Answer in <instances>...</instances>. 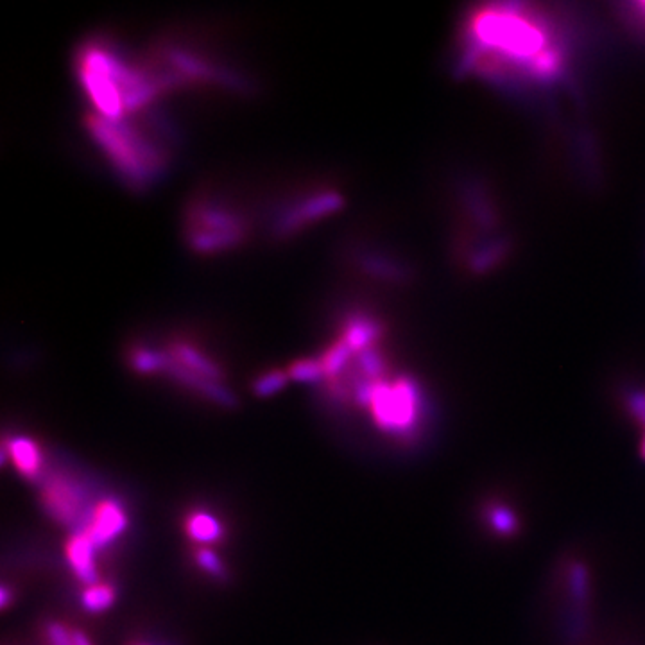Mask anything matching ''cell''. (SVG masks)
<instances>
[{
  "label": "cell",
  "instance_id": "1",
  "mask_svg": "<svg viewBox=\"0 0 645 645\" xmlns=\"http://www.w3.org/2000/svg\"><path fill=\"white\" fill-rule=\"evenodd\" d=\"M463 65L486 79L547 83L565 69L567 49L549 15L529 4H486L463 26Z\"/></svg>",
  "mask_w": 645,
  "mask_h": 645
},
{
  "label": "cell",
  "instance_id": "2",
  "mask_svg": "<svg viewBox=\"0 0 645 645\" xmlns=\"http://www.w3.org/2000/svg\"><path fill=\"white\" fill-rule=\"evenodd\" d=\"M74 70L88 112L110 121L149 113L167 94V86L149 58H133L119 43L94 36L81 43L74 54Z\"/></svg>",
  "mask_w": 645,
  "mask_h": 645
},
{
  "label": "cell",
  "instance_id": "3",
  "mask_svg": "<svg viewBox=\"0 0 645 645\" xmlns=\"http://www.w3.org/2000/svg\"><path fill=\"white\" fill-rule=\"evenodd\" d=\"M85 129L117 180L133 192L153 189L171 169V137L155 113L110 121L86 112Z\"/></svg>",
  "mask_w": 645,
  "mask_h": 645
},
{
  "label": "cell",
  "instance_id": "4",
  "mask_svg": "<svg viewBox=\"0 0 645 645\" xmlns=\"http://www.w3.org/2000/svg\"><path fill=\"white\" fill-rule=\"evenodd\" d=\"M250 232L248 215L219 194H199L185 210V242L201 257L224 255L241 248Z\"/></svg>",
  "mask_w": 645,
  "mask_h": 645
},
{
  "label": "cell",
  "instance_id": "5",
  "mask_svg": "<svg viewBox=\"0 0 645 645\" xmlns=\"http://www.w3.org/2000/svg\"><path fill=\"white\" fill-rule=\"evenodd\" d=\"M355 404L370 411L375 425L384 432L404 436L418 425L422 396L413 379L391 373L382 379H355L348 387Z\"/></svg>",
  "mask_w": 645,
  "mask_h": 645
},
{
  "label": "cell",
  "instance_id": "6",
  "mask_svg": "<svg viewBox=\"0 0 645 645\" xmlns=\"http://www.w3.org/2000/svg\"><path fill=\"white\" fill-rule=\"evenodd\" d=\"M343 207V192L330 185L301 190L300 194L276 208L275 214L271 215L269 233L276 241L293 239L330 215L337 214Z\"/></svg>",
  "mask_w": 645,
  "mask_h": 645
},
{
  "label": "cell",
  "instance_id": "7",
  "mask_svg": "<svg viewBox=\"0 0 645 645\" xmlns=\"http://www.w3.org/2000/svg\"><path fill=\"white\" fill-rule=\"evenodd\" d=\"M43 508L58 524L79 533L86 527L92 509L88 502V493L79 482L72 481L65 475H51L42 490Z\"/></svg>",
  "mask_w": 645,
  "mask_h": 645
},
{
  "label": "cell",
  "instance_id": "8",
  "mask_svg": "<svg viewBox=\"0 0 645 645\" xmlns=\"http://www.w3.org/2000/svg\"><path fill=\"white\" fill-rule=\"evenodd\" d=\"M165 353L172 364H176L181 370L189 371L201 379L212 380V382H223L224 371L219 362L201 346L192 341L190 337L172 336L164 344Z\"/></svg>",
  "mask_w": 645,
  "mask_h": 645
},
{
  "label": "cell",
  "instance_id": "9",
  "mask_svg": "<svg viewBox=\"0 0 645 645\" xmlns=\"http://www.w3.org/2000/svg\"><path fill=\"white\" fill-rule=\"evenodd\" d=\"M128 525V513L121 502L115 499H103L95 504L83 531L94 542L97 551H103L126 533Z\"/></svg>",
  "mask_w": 645,
  "mask_h": 645
},
{
  "label": "cell",
  "instance_id": "10",
  "mask_svg": "<svg viewBox=\"0 0 645 645\" xmlns=\"http://www.w3.org/2000/svg\"><path fill=\"white\" fill-rule=\"evenodd\" d=\"M97 552V547L85 531L70 534L65 545V556L69 561L70 570L85 586L99 583V570L95 561Z\"/></svg>",
  "mask_w": 645,
  "mask_h": 645
},
{
  "label": "cell",
  "instance_id": "11",
  "mask_svg": "<svg viewBox=\"0 0 645 645\" xmlns=\"http://www.w3.org/2000/svg\"><path fill=\"white\" fill-rule=\"evenodd\" d=\"M11 457L13 465L18 472L27 477L29 481H36L42 475L43 454L35 441L26 436H13L4 443L2 457Z\"/></svg>",
  "mask_w": 645,
  "mask_h": 645
},
{
  "label": "cell",
  "instance_id": "12",
  "mask_svg": "<svg viewBox=\"0 0 645 645\" xmlns=\"http://www.w3.org/2000/svg\"><path fill=\"white\" fill-rule=\"evenodd\" d=\"M185 531L189 534L190 540L199 543L201 547L221 542L224 534L223 524L219 522V518L203 509L192 511L187 516Z\"/></svg>",
  "mask_w": 645,
  "mask_h": 645
},
{
  "label": "cell",
  "instance_id": "13",
  "mask_svg": "<svg viewBox=\"0 0 645 645\" xmlns=\"http://www.w3.org/2000/svg\"><path fill=\"white\" fill-rule=\"evenodd\" d=\"M117 601V590L115 586L106 585V583H95L92 586H86L81 594V606L88 613H103L110 610Z\"/></svg>",
  "mask_w": 645,
  "mask_h": 645
},
{
  "label": "cell",
  "instance_id": "14",
  "mask_svg": "<svg viewBox=\"0 0 645 645\" xmlns=\"http://www.w3.org/2000/svg\"><path fill=\"white\" fill-rule=\"evenodd\" d=\"M289 373L284 370H271L258 375L253 382V393L260 398L276 395L289 384Z\"/></svg>",
  "mask_w": 645,
  "mask_h": 645
},
{
  "label": "cell",
  "instance_id": "15",
  "mask_svg": "<svg viewBox=\"0 0 645 645\" xmlns=\"http://www.w3.org/2000/svg\"><path fill=\"white\" fill-rule=\"evenodd\" d=\"M289 377L301 382V384H321L323 377V368L318 359H300L289 366Z\"/></svg>",
  "mask_w": 645,
  "mask_h": 645
},
{
  "label": "cell",
  "instance_id": "16",
  "mask_svg": "<svg viewBox=\"0 0 645 645\" xmlns=\"http://www.w3.org/2000/svg\"><path fill=\"white\" fill-rule=\"evenodd\" d=\"M194 559H196L198 567L203 572H207L208 576L215 577V579H224L226 577V567H224L223 561L212 549L198 547L194 552Z\"/></svg>",
  "mask_w": 645,
  "mask_h": 645
},
{
  "label": "cell",
  "instance_id": "17",
  "mask_svg": "<svg viewBox=\"0 0 645 645\" xmlns=\"http://www.w3.org/2000/svg\"><path fill=\"white\" fill-rule=\"evenodd\" d=\"M45 635L51 645H74L72 629L63 626L61 622H49L45 626Z\"/></svg>",
  "mask_w": 645,
  "mask_h": 645
},
{
  "label": "cell",
  "instance_id": "18",
  "mask_svg": "<svg viewBox=\"0 0 645 645\" xmlns=\"http://www.w3.org/2000/svg\"><path fill=\"white\" fill-rule=\"evenodd\" d=\"M626 17L631 20V24L635 27H640L645 31V2H637V4H629L628 15Z\"/></svg>",
  "mask_w": 645,
  "mask_h": 645
},
{
  "label": "cell",
  "instance_id": "19",
  "mask_svg": "<svg viewBox=\"0 0 645 645\" xmlns=\"http://www.w3.org/2000/svg\"><path fill=\"white\" fill-rule=\"evenodd\" d=\"M72 635H74V645H94L90 642V638L86 637L85 633L79 629H72Z\"/></svg>",
  "mask_w": 645,
  "mask_h": 645
},
{
  "label": "cell",
  "instance_id": "20",
  "mask_svg": "<svg viewBox=\"0 0 645 645\" xmlns=\"http://www.w3.org/2000/svg\"><path fill=\"white\" fill-rule=\"evenodd\" d=\"M9 602H11V590H9V586L4 585L0 588V606L6 610Z\"/></svg>",
  "mask_w": 645,
  "mask_h": 645
},
{
  "label": "cell",
  "instance_id": "21",
  "mask_svg": "<svg viewBox=\"0 0 645 645\" xmlns=\"http://www.w3.org/2000/svg\"><path fill=\"white\" fill-rule=\"evenodd\" d=\"M135 645H155V644H147V642H142V644H135Z\"/></svg>",
  "mask_w": 645,
  "mask_h": 645
}]
</instances>
